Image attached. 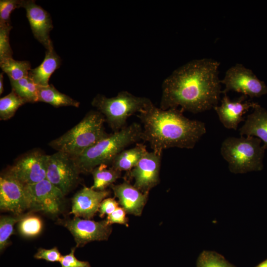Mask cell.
<instances>
[{"instance_id":"6da1fadb","label":"cell","mask_w":267,"mask_h":267,"mask_svg":"<svg viewBox=\"0 0 267 267\" xmlns=\"http://www.w3.org/2000/svg\"><path fill=\"white\" fill-rule=\"evenodd\" d=\"M220 63L212 58L191 60L175 69L163 82L160 108H177L193 114L218 105L221 90Z\"/></svg>"},{"instance_id":"7a4b0ae2","label":"cell","mask_w":267,"mask_h":267,"mask_svg":"<svg viewBox=\"0 0 267 267\" xmlns=\"http://www.w3.org/2000/svg\"><path fill=\"white\" fill-rule=\"evenodd\" d=\"M183 112L178 108L163 110L152 103L137 114L142 125L141 140L159 155L172 147L193 148L206 133V125L187 118Z\"/></svg>"},{"instance_id":"3957f363","label":"cell","mask_w":267,"mask_h":267,"mask_svg":"<svg viewBox=\"0 0 267 267\" xmlns=\"http://www.w3.org/2000/svg\"><path fill=\"white\" fill-rule=\"evenodd\" d=\"M142 131L140 124L133 123L88 148L74 158L81 173H91L101 164H111L115 157L127 146L141 140Z\"/></svg>"},{"instance_id":"277c9868","label":"cell","mask_w":267,"mask_h":267,"mask_svg":"<svg viewBox=\"0 0 267 267\" xmlns=\"http://www.w3.org/2000/svg\"><path fill=\"white\" fill-rule=\"evenodd\" d=\"M104 116L97 110H91L75 126L49 145L76 158L110 134L105 131Z\"/></svg>"},{"instance_id":"5b68a950","label":"cell","mask_w":267,"mask_h":267,"mask_svg":"<svg viewBox=\"0 0 267 267\" xmlns=\"http://www.w3.org/2000/svg\"><path fill=\"white\" fill-rule=\"evenodd\" d=\"M262 141L252 136H229L222 142L221 154L234 174L259 171L263 169L265 148Z\"/></svg>"},{"instance_id":"8992f818","label":"cell","mask_w":267,"mask_h":267,"mask_svg":"<svg viewBox=\"0 0 267 267\" xmlns=\"http://www.w3.org/2000/svg\"><path fill=\"white\" fill-rule=\"evenodd\" d=\"M152 103L148 98L137 96L126 90L112 97L98 94L91 101L92 105L104 116L114 132L127 126L130 117L139 113Z\"/></svg>"},{"instance_id":"52a82bcc","label":"cell","mask_w":267,"mask_h":267,"mask_svg":"<svg viewBox=\"0 0 267 267\" xmlns=\"http://www.w3.org/2000/svg\"><path fill=\"white\" fill-rule=\"evenodd\" d=\"M81 173L74 158L63 152L49 155L46 179L65 195L77 184Z\"/></svg>"},{"instance_id":"ba28073f","label":"cell","mask_w":267,"mask_h":267,"mask_svg":"<svg viewBox=\"0 0 267 267\" xmlns=\"http://www.w3.org/2000/svg\"><path fill=\"white\" fill-rule=\"evenodd\" d=\"M221 83L225 86L222 92L223 94L232 91L252 98L267 93L265 83L241 63H236L228 69Z\"/></svg>"},{"instance_id":"9c48e42d","label":"cell","mask_w":267,"mask_h":267,"mask_svg":"<svg viewBox=\"0 0 267 267\" xmlns=\"http://www.w3.org/2000/svg\"><path fill=\"white\" fill-rule=\"evenodd\" d=\"M28 209L54 215L61 207L64 195L47 179L25 185Z\"/></svg>"},{"instance_id":"30bf717a","label":"cell","mask_w":267,"mask_h":267,"mask_svg":"<svg viewBox=\"0 0 267 267\" xmlns=\"http://www.w3.org/2000/svg\"><path fill=\"white\" fill-rule=\"evenodd\" d=\"M49 155L38 151L27 153L19 158L6 173L24 185L46 179Z\"/></svg>"},{"instance_id":"8fae6325","label":"cell","mask_w":267,"mask_h":267,"mask_svg":"<svg viewBox=\"0 0 267 267\" xmlns=\"http://www.w3.org/2000/svg\"><path fill=\"white\" fill-rule=\"evenodd\" d=\"M63 225L73 236L76 247H82L91 241L107 240L112 230L106 220L95 222L76 217L64 221Z\"/></svg>"},{"instance_id":"7c38bea8","label":"cell","mask_w":267,"mask_h":267,"mask_svg":"<svg viewBox=\"0 0 267 267\" xmlns=\"http://www.w3.org/2000/svg\"><path fill=\"white\" fill-rule=\"evenodd\" d=\"M162 155L147 151L137 165L129 171L134 179V186L143 193H149L160 181Z\"/></svg>"},{"instance_id":"4fadbf2b","label":"cell","mask_w":267,"mask_h":267,"mask_svg":"<svg viewBox=\"0 0 267 267\" xmlns=\"http://www.w3.org/2000/svg\"><path fill=\"white\" fill-rule=\"evenodd\" d=\"M0 208L16 216L28 209L25 185L7 173L0 178Z\"/></svg>"},{"instance_id":"5bb4252c","label":"cell","mask_w":267,"mask_h":267,"mask_svg":"<svg viewBox=\"0 0 267 267\" xmlns=\"http://www.w3.org/2000/svg\"><path fill=\"white\" fill-rule=\"evenodd\" d=\"M21 7L25 9L34 37L46 49L53 46L49 33L53 26L50 14L33 0H22Z\"/></svg>"},{"instance_id":"9a60e30c","label":"cell","mask_w":267,"mask_h":267,"mask_svg":"<svg viewBox=\"0 0 267 267\" xmlns=\"http://www.w3.org/2000/svg\"><path fill=\"white\" fill-rule=\"evenodd\" d=\"M223 94L221 105L215 106L214 109L224 127L236 131L239 124L245 120L244 115L250 108L254 109L259 104L246 100L247 96L244 95L235 100H231L226 94Z\"/></svg>"},{"instance_id":"2e32d148","label":"cell","mask_w":267,"mask_h":267,"mask_svg":"<svg viewBox=\"0 0 267 267\" xmlns=\"http://www.w3.org/2000/svg\"><path fill=\"white\" fill-rule=\"evenodd\" d=\"M110 194L108 190L97 191L84 186L72 199L71 213L75 217L90 220L97 211L102 201Z\"/></svg>"},{"instance_id":"e0dca14e","label":"cell","mask_w":267,"mask_h":267,"mask_svg":"<svg viewBox=\"0 0 267 267\" xmlns=\"http://www.w3.org/2000/svg\"><path fill=\"white\" fill-rule=\"evenodd\" d=\"M118 203L127 214L136 216L141 215L146 203L148 193H143L125 180L121 183L111 186Z\"/></svg>"},{"instance_id":"ac0fdd59","label":"cell","mask_w":267,"mask_h":267,"mask_svg":"<svg viewBox=\"0 0 267 267\" xmlns=\"http://www.w3.org/2000/svg\"><path fill=\"white\" fill-rule=\"evenodd\" d=\"M249 114L243 125L239 130L241 136H252L264 142L267 149V110L258 104Z\"/></svg>"},{"instance_id":"d6986e66","label":"cell","mask_w":267,"mask_h":267,"mask_svg":"<svg viewBox=\"0 0 267 267\" xmlns=\"http://www.w3.org/2000/svg\"><path fill=\"white\" fill-rule=\"evenodd\" d=\"M61 64V58L52 47L46 49L42 63L37 67L30 70L28 77L38 86H47L49 85L48 82L51 75L59 68Z\"/></svg>"},{"instance_id":"ffe728a7","label":"cell","mask_w":267,"mask_h":267,"mask_svg":"<svg viewBox=\"0 0 267 267\" xmlns=\"http://www.w3.org/2000/svg\"><path fill=\"white\" fill-rule=\"evenodd\" d=\"M147 151L146 145L137 143L130 149H124L113 159L111 167L121 172L130 171L134 168Z\"/></svg>"},{"instance_id":"44dd1931","label":"cell","mask_w":267,"mask_h":267,"mask_svg":"<svg viewBox=\"0 0 267 267\" xmlns=\"http://www.w3.org/2000/svg\"><path fill=\"white\" fill-rule=\"evenodd\" d=\"M38 101L48 103L54 107L73 106L79 107L80 102L59 92L51 84L38 86Z\"/></svg>"},{"instance_id":"7402d4cb","label":"cell","mask_w":267,"mask_h":267,"mask_svg":"<svg viewBox=\"0 0 267 267\" xmlns=\"http://www.w3.org/2000/svg\"><path fill=\"white\" fill-rule=\"evenodd\" d=\"M93 178V184L91 188L97 191H104L111 186L119 178L121 172L108 165L101 164L95 167L91 172Z\"/></svg>"},{"instance_id":"603a6c76","label":"cell","mask_w":267,"mask_h":267,"mask_svg":"<svg viewBox=\"0 0 267 267\" xmlns=\"http://www.w3.org/2000/svg\"><path fill=\"white\" fill-rule=\"evenodd\" d=\"M16 93L27 102H38V87L29 77L18 80H9Z\"/></svg>"},{"instance_id":"cb8c5ba5","label":"cell","mask_w":267,"mask_h":267,"mask_svg":"<svg viewBox=\"0 0 267 267\" xmlns=\"http://www.w3.org/2000/svg\"><path fill=\"white\" fill-rule=\"evenodd\" d=\"M1 70L8 76L9 80L16 81L28 77L31 65L28 61H18L13 58L0 61Z\"/></svg>"},{"instance_id":"d4e9b609","label":"cell","mask_w":267,"mask_h":267,"mask_svg":"<svg viewBox=\"0 0 267 267\" xmlns=\"http://www.w3.org/2000/svg\"><path fill=\"white\" fill-rule=\"evenodd\" d=\"M26 102L12 89L0 99V119L7 120L12 117L17 109Z\"/></svg>"},{"instance_id":"484cf974","label":"cell","mask_w":267,"mask_h":267,"mask_svg":"<svg viewBox=\"0 0 267 267\" xmlns=\"http://www.w3.org/2000/svg\"><path fill=\"white\" fill-rule=\"evenodd\" d=\"M42 229V221L36 216H23L19 222V231L22 235L26 237H33L38 235Z\"/></svg>"},{"instance_id":"4316f807","label":"cell","mask_w":267,"mask_h":267,"mask_svg":"<svg viewBox=\"0 0 267 267\" xmlns=\"http://www.w3.org/2000/svg\"><path fill=\"white\" fill-rule=\"evenodd\" d=\"M24 215L16 217L2 216L0 220V250L2 251L9 244V238L13 234L14 226Z\"/></svg>"},{"instance_id":"83f0119b","label":"cell","mask_w":267,"mask_h":267,"mask_svg":"<svg viewBox=\"0 0 267 267\" xmlns=\"http://www.w3.org/2000/svg\"><path fill=\"white\" fill-rule=\"evenodd\" d=\"M197 267H234L221 255L213 252L205 251L199 256Z\"/></svg>"},{"instance_id":"f1b7e54d","label":"cell","mask_w":267,"mask_h":267,"mask_svg":"<svg viewBox=\"0 0 267 267\" xmlns=\"http://www.w3.org/2000/svg\"><path fill=\"white\" fill-rule=\"evenodd\" d=\"M21 7V0H0V26L12 27L10 15L16 8Z\"/></svg>"},{"instance_id":"f546056e","label":"cell","mask_w":267,"mask_h":267,"mask_svg":"<svg viewBox=\"0 0 267 267\" xmlns=\"http://www.w3.org/2000/svg\"><path fill=\"white\" fill-rule=\"evenodd\" d=\"M12 28L0 26V61L12 58L13 52L9 42L10 31Z\"/></svg>"},{"instance_id":"4dcf8cb0","label":"cell","mask_w":267,"mask_h":267,"mask_svg":"<svg viewBox=\"0 0 267 267\" xmlns=\"http://www.w3.org/2000/svg\"><path fill=\"white\" fill-rule=\"evenodd\" d=\"M62 257L56 247L49 249L39 248L34 255V258L37 259L44 260L50 262H60Z\"/></svg>"},{"instance_id":"1f68e13d","label":"cell","mask_w":267,"mask_h":267,"mask_svg":"<svg viewBox=\"0 0 267 267\" xmlns=\"http://www.w3.org/2000/svg\"><path fill=\"white\" fill-rule=\"evenodd\" d=\"M75 248H72L69 254L62 256L60 262L61 267H90L88 262L80 261L76 258Z\"/></svg>"},{"instance_id":"d6a6232c","label":"cell","mask_w":267,"mask_h":267,"mask_svg":"<svg viewBox=\"0 0 267 267\" xmlns=\"http://www.w3.org/2000/svg\"><path fill=\"white\" fill-rule=\"evenodd\" d=\"M127 213L122 207H118L113 213L107 216L105 220L107 224L119 223L128 226Z\"/></svg>"},{"instance_id":"836d02e7","label":"cell","mask_w":267,"mask_h":267,"mask_svg":"<svg viewBox=\"0 0 267 267\" xmlns=\"http://www.w3.org/2000/svg\"><path fill=\"white\" fill-rule=\"evenodd\" d=\"M119 203L114 198L104 199L99 206L98 210L99 217L103 218L105 215H109L119 207Z\"/></svg>"},{"instance_id":"e575fe53","label":"cell","mask_w":267,"mask_h":267,"mask_svg":"<svg viewBox=\"0 0 267 267\" xmlns=\"http://www.w3.org/2000/svg\"><path fill=\"white\" fill-rule=\"evenodd\" d=\"M3 73L0 74V94L2 93L3 91Z\"/></svg>"},{"instance_id":"d590c367","label":"cell","mask_w":267,"mask_h":267,"mask_svg":"<svg viewBox=\"0 0 267 267\" xmlns=\"http://www.w3.org/2000/svg\"><path fill=\"white\" fill-rule=\"evenodd\" d=\"M256 267H267V260L261 263Z\"/></svg>"}]
</instances>
